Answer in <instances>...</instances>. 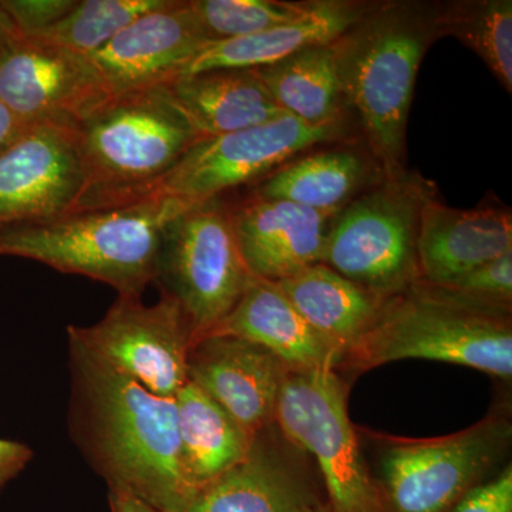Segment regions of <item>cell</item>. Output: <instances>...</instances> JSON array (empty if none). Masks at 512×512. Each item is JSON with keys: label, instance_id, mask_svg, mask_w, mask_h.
Masks as SVG:
<instances>
[{"label": "cell", "instance_id": "6da1fadb", "mask_svg": "<svg viewBox=\"0 0 512 512\" xmlns=\"http://www.w3.org/2000/svg\"><path fill=\"white\" fill-rule=\"evenodd\" d=\"M70 436L110 493L167 512L195 497L178 437L174 397L157 396L69 339Z\"/></svg>", "mask_w": 512, "mask_h": 512}, {"label": "cell", "instance_id": "7a4b0ae2", "mask_svg": "<svg viewBox=\"0 0 512 512\" xmlns=\"http://www.w3.org/2000/svg\"><path fill=\"white\" fill-rule=\"evenodd\" d=\"M440 3H370L335 49L345 106L359 117L384 178L406 174V128L417 73L441 36Z\"/></svg>", "mask_w": 512, "mask_h": 512}, {"label": "cell", "instance_id": "3957f363", "mask_svg": "<svg viewBox=\"0 0 512 512\" xmlns=\"http://www.w3.org/2000/svg\"><path fill=\"white\" fill-rule=\"evenodd\" d=\"M195 202L156 195L106 210L70 211L0 228V255L42 262L63 274L140 296L156 281L167 229Z\"/></svg>", "mask_w": 512, "mask_h": 512}, {"label": "cell", "instance_id": "277c9868", "mask_svg": "<svg viewBox=\"0 0 512 512\" xmlns=\"http://www.w3.org/2000/svg\"><path fill=\"white\" fill-rule=\"evenodd\" d=\"M406 359L454 363L511 380V308L417 281L384 299L340 365L365 372Z\"/></svg>", "mask_w": 512, "mask_h": 512}, {"label": "cell", "instance_id": "5b68a950", "mask_svg": "<svg viewBox=\"0 0 512 512\" xmlns=\"http://www.w3.org/2000/svg\"><path fill=\"white\" fill-rule=\"evenodd\" d=\"M76 128L83 188L73 211L106 210L153 197L198 140L167 86L110 97Z\"/></svg>", "mask_w": 512, "mask_h": 512}, {"label": "cell", "instance_id": "8992f818", "mask_svg": "<svg viewBox=\"0 0 512 512\" xmlns=\"http://www.w3.org/2000/svg\"><path fill=\"white\" fill-rule=\"evenodd\" d=\"M430 197L416 175L384 178L333 217L320 264L382 299L409 288L420 281L417 238Z\"/></svg>", "mask_w": 512, "mask_h": 512}, {"label": "cell", "instance_id": "52a82bcc", "mask_svg": "<svg viewBox=\"0 0 512 512\" xmlns=\"http://www.w3.org/2000/svg\"><path fill=\"white\" fill-rule=\"evenodd\" d=\"M274 423L289 443L315 458L329 512H387L335 370H289Z\"/></svg>", "mask_w": 512, "mask_h": 512}, {"label": "cell", "instance_id": "ba28073f", "mask_svg": "<svg viewBox=\"0 0 512 512\" xmlns=\"http://www.w3.org/2000/svg\"><path fill=\"white\" fill-rule=\"evenodd\" d=\"M252 278L239 251L231 208L220 197L195 202L168 227L156 282L180 303L195 342L227 318Z\"/></svg>", "mask_w": 512, "mask_h": 512}, {"label": "cell", "instance_id": "9c48e42d", "mask_svg": "<svg viewBox=\"0 0 512 512\" xmlns=\"http://www.w3.org/2000/svg\"><path fill=\"white\" fill-rule=\"evenodd\" d=\"M511 437L510 421L494 416L440 439L389 441L375 477L386 511L447 512L497 473Z\"/></svg>", "mask_w": 512, "mask_h": 512}, {"label": "cell", "instance_id": "30bf717a", "mask_svg": "<svg viewBox=\"0 0 512 512\" xmlns=\"http://www.w3.org/2000/svg\"><path fill=\"white\" fill-rule=\"evenodd\" d=\"M69 339L157 396L174 397L188 382L195 343L190 320L173 296L147 306L140 296H119L92 326H69Z\"/></svg>", "mask_w": 512, "mask_h": 512}, {"label": "cell", "instance_id": "8fae6325", "mask_svg": "<svg viewBox=\"0 0 512 512\" xmlns=\"http://www.w3.org/2000/svg\"><path fill=\"white\" fill-rule=\"evenodd\" d=\"M345 133L342 124L312 126L291 114L224 136L201 138L158 184L153 197L201 202L271 175L296 154Z\"/></svg>", "mask_w": 512, "mask_h": 512}, {"label": "cell", "instance_id": "7c38bea8", "mask_svg": "<svg viewBox=\"0 0 512 512\" xmlns=\"http://www.w3.org/2000/svg\"><path fill=\"white\" fill-rule=\"evenodd\" d=\"M106 100L89 57L20 33L0 56V101L28 127H74Z\"/></svg>", "mask_w": 512, "mask_h": 512}, {"label": "cell", "instance_id": "4fadbf2b", "mask_svg": "<svg viewBox=\"0 0 512 512\" xmlns=\"http://www.w3.org/2000/svg\"><path fill=\"white\" fill-rule=\"evenodd\" d=\"M82 188L76 128L29 127L0 156V228L67 214Z\"/></svg>", "mask_w": 512, "mask_h": 512}, {"label": "cell", "instance_id": "5bb4252c", "mask_svg": "<svg viewBox=\"0 0 512 512\" xmlns=\"http://www.w3.org/2000/svg\"><path fill=\"white\" fill-rule=\"evenodd\" d=\"M208 43L190 3L168 0L134 20L89 60L110 99L173 82Z\"/></svg>", "mask_w": 512, "mask_h": 512}, {"label": "cell", "instance_id": "9a60e30c", "mask_svg": "<svg viewBox=\"0 0 512 512\" xmlns=\"http://www.w3.org/2000/svg\"><path fill=\"white\" fill-rule=\"evenodd\" d=\"M289 367L274 353L229 335H208L192 345L188 382L208 394L252 436L275 421Z\"/></svg>", "mask_w": 512, "mask_h": 512}, {"label": "cell", "instance_id": "2e32d148", "mask_svg": "<svg viewBox=\"0 0 512 512\" xmlns=\"http://www.w3.org/2000/svg\"><path fill=\"white\" fill-rule=\"evenodd\" d=\"M239 251L255 278L279 282L322 262L335 215L254 197L231 210Z\"/></svg>", "mask_w": 512, "mask_h": 512}, {"label": "cell", "instance_id": "e0dca14e", "mask_svg": "<svg viewBox=\"0 0 512 512\" xmlns=\"http://www.w3.org/2000/svg\"><path fill=\"white\" fill-rule=\"evenodd\" d=\"M512 252L510 210H456L430 197L421 208L417 261L420 281L447 286Z\"/></svg>", "mask_w": 512, "mask_h": 512}, {"label": "cell", "instance_id": "ac0fdd59", "mask_svg": "<svg viewBox=\"0 0 512 512\" xmlns=\"http://www.w3.org/2000/svg\"><path fill=\"white\" fill-rule=\"evenodd\" d=\"M326 504L298 468L256 434L248 456L202 488L185 512H313Z\"/></svg>", "mask_w": 512, "mask_h": 512}, {"label": "cell", "instance_id": "d6986e66", "mask_svg": "<svg viewBox=\"0 0 512 512\" xmlns=\"http://www.w3.org/2000/svg\"><path fill=\"white\" fill-rule=\"evenodd\" d=\"M210 335L235 336L255 343L274 353L291 370H336L343 359L342 353L299 315L276 282L255 276L235 308Z\"/></svg>", "mask_w": 512, "mask_h": 512}, {"label": "cell", "instance_id": "ffe728a7", "mask_svg": "<svg viewBox=\"0 0 512 512\" xmlns=\"http://www.w3.org/2000/svg\"><path fill=\"white\" fill-rule=\"evenodd\" d=\"M348 0H313L311 9L296 20L237 39L202 47L183 76L210 70L256 69L268 66L308 47L338 40L369 8Z\"/></svg>", "mask_w": 512, "mask_h": 512}, {"label": "cell", "instance_id": "44dd1931", "mask_svg": "<svg viewBox=\"0 0 512 512\" xmlns=\"http://www.w3.org/2000/svg\"><path fill=\"white\" fill-rule=\"evenodd\" d=\"M165 86L200 140L259 126L286 114L254 69L187 74Z\"/></svg>", "mask_w": 512, "mask_h": 512}, {"label": "cell", "instance_id": "7402d4cb", "mask_svg": "<svg viewBox=\"0 0 512 512\" xmlns=\"http://www.w3.org/2000/svg\"><path fill=\"white\" fill-rule=\"evenodd\" d=\"M309 326L345 356L375 322L384 299L325 264L276 282Z\"/></svg>", "mask_w": 512, "mask_h": 512}, {"label": "cell", "instance_id": "603a6c76", "mask_svg": "<svg viewBox=\"0 0 512 512\" xmlns=\"http://www.w3.org/2000/svg\"><path fill=\"white\" fill-rule=\"evenodd\" d=\"M185 474L195 495L248 456L255 436L187 382L174 396Z\"/></svg>", "mask_w": 512, "mask_h": 512}, {"label": "cell", "instance_id": "cb8c5ba5", "mask_svg": "<svg viewBox=\"0 0 512 512\" xmlns=\"http://www.w3.org/2000/svg\"><path fill=\"white\" fill-rule=\"evenodd\" d=\"M254 72L286 114L312 126L342 121L345 100L332 43L308 47Z\"/></svg>", "mask_w": 512, "mask_h": 512}, {"label": "cell", "instance_id": "d4e9b609", "mask_svg": "<svg viewBox=\"0 0 512 512\" xmlns=\"http://www.w3.org/2000/svg\"><path fill=\"white\" fill-rule=\"evenodd\" d=\"M369 167L357 153L330 150L278 168L258 185L255 197L285 200L336 215L367 183Z\"/></svg>", "mask_w": 512, "mask_h": 512}, {"label": "cell", "instance_id": "484cf974", "mask_svg": "<svg viewBox=\"0 0 512 512\" xmlns=\"http://www.w3.org/2000/svg\"><path fill=\"white\" fill-rule=\"evenodd\" d=\"M441 36H453L476 52L501 86L512 92V2L440 3Z\"/></svg>", "mask_w": 512, "mask_h": 512}, {"label": "cell", "instance_id": "4316f807", "mask_svg": "<svg viewBox=\"0 0 512 512\" xmlns=\"http://www.w3.org/2000/svg\"><path fill=\"white\" fill-rule=\"evenodd\" d=\"M168 0H83L42 32L23 35L76 55L90 57L128 25L163 8Z\"/></svg>", "mask_w": 512, "mask_h": 512}, {"label": "cell", "instance_id": "83f0119b", "mask_svg": "<svg viewBox=\"0 0 512 512\" xmlns=\"http://www.w3.org/2000/svg\"><path fill=\"white\" fill-rule=\"evenodd\" d=\"M208 42L237 39L285 25L305 15L312 2L284 0H190Z\"/></svg>", "mask_w": 512, "mask_h": 512}, {"label": "cell", "instance_id": "f1b7e54d", "mask_svg": "<svg viewBox=\"0 0 512 512\" xmlns=\"http://www.w3.org/2000/svg\"><path fill=\"white\" fill-rule=\"evenodd\" d=\"M443 288L451 289L476 301L511 308L512 252L478 266Z\"/></svg>", "mask_w": 512, "mask_h": 512}, {"label": "cell", "instance_id": "f546056e", "mask_svg": "<svg viewBox=\"0 0 512 512\" xmlns=\"http://www.w3.org/2000/svg\"><path fill=\"white\" fill-rule=\"evenodd\" d=\"M76 3L77 0H0V8L20 35H33L62 20Z\"/></svg>", "mask_w": 512, "mask_h": 512}, {"label": "cell", "instance_id": "4dcf8cb0", "mask_svg": "<svg viewBox=\"0 0 512 512\" xmlns=\"http://www.w3.org/2000/svg\"><path fill=\"white\" fill-rule=\"evenodd\" d=\"M447 512H512L511 464L468 491Z\"/></svg>", "mask_w": 512, "mask_h": 512}, {"label": "cell", "instance_id": "1f68e13d", "mask_svg": "<svg viewBox=\"0 0 512 512\" xmlns=\"http://www.w3.org/2000/svg\"><path fill=\"white\" fill-rule=\"evenodd\" d=\"M32 457L28 444L0 439V491L25 470Z\"/></svg>", "mask_w": 512, "mask_h": 512}, {"label": "cell", "instance_id": "d6a6232c", "mask_svg": "<svg viewBox=\"0 0 512 512\" xmlns=\"http://www.w3.org/2000/svg\"><path fill=\"white\" fill-rule=\"evenodd\" d=\"M28 128L0 101V156L19 140Z\"/></svg>", "mask_w": 512, "mask_h": 512}, {"label": "cell", "instance_id": "836d02e7", "mask_svg": "<svg viewBox=\"0 0 512 512\" xmlns=\"http://www.w3.org/2000/svg\"><path fill=\"white\" fill-rule=\"evenodd\" d=\"M109 504L111 512H167L128 494L109 493Z\"/></svg>", "mask_w": 512, "mask_h": 512}, {"label": "cell", "instance_id": "e575fe53", "mask_svg": "<svg viewBox=\"0 0 512 512\" xmlns=\"http://www.w3.org/2000/svg\"><path fill=\"white\" fill-rule=\"evenodd\" d=\"M16 33H18V30H16L15 25H13L12 20H10L9 16L0 8V56L3 55L10 40L15 37Z\"/></svg>", "mask_w": 512, "mask_h": 512}, {"label": "cell", "instance_id": "d590c367", "mask_svg": "<svg viewBox=\"0 0 512 512\" xmlns=\"http://www.w3.org/2000/svg\"><path fill=\"white\" fill-rule=\"evenodd\" d=\"M313 512H329L328 507H326V504H323L322 507H319L318 510H315Z\"/></svg>", "mask_w": 512, "mask_h": 512}]
</instances>
